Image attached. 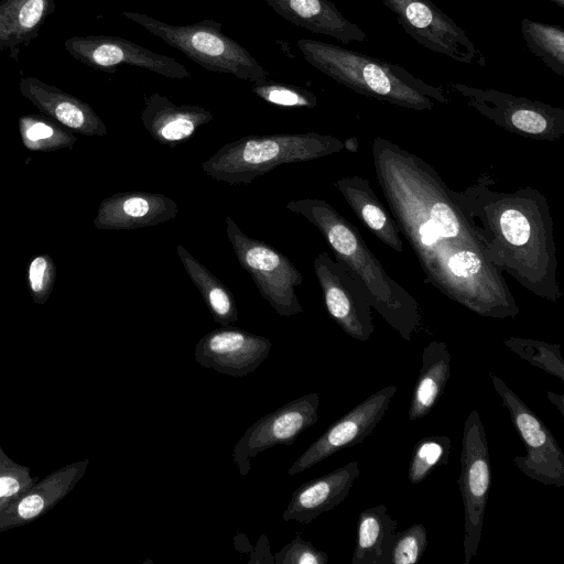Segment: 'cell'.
Returning <instances> with one entry per match:
<instances>
[{
    "label": "cell",
    "mask_w": 564,
    "mask_h": 564,
    "mask_svg": "<svg viewBox=\"0 0 564 564\" xmlns=\"http://www.w3.org/2000/svg\"><path fill=\"white\" fill-rule=\"evenodd\" d=\"M397 392L394 384L387 386L329 425L289 468V476L308 469L335 453L364 442L384 416Z\"/></svg>",
    "instance_id": "obj_15"
},
{
    "label": "cell",
    "mask_w": 564,
    "mask_h": 564,
    "mask_svg": "<svg viewBox=\"0 0 564 564\" xmlns=\"http://www.w3.org/2000/svg\"><path fill=\"white\" fill-rule=\"evenodd\" d=\"M180 208L160 193L131 191L101 200L94 219L96 229L130 230L152 227L173 219Z\"/></svg>",
    "instance_id": "obj_17"
},
{
    "label": "cell",
    "mask_w": 564,
    "mask_h": 564,
    "mask_svg": "<svg viewBox=\"0 0 564 564\" xmlns=\"http://www.w3.org/2000/svg\"><path fill=\"white\" fill-rule=\"evenodd\" d=\"M398 522L383 505L365 509L357 521L352 564H390Z\"/></svg>",
    "instance_id": "obj_24"
},
{
    "label": "cell",
    "mask_w": 564,
    "mask_h": 564,
    "mask_svg": "<svg viewBox=\"0 0 564 564\" xmlns=\"http://www.w3.org/2000/svg\"><path fill=\"white\" fill-rule=\"evenodd\" d=\"M45 503L46 498L42 492L30 494L19 501L15 513L21 520H30L37 517L44 510Z\"/></svg>",
    "instance_id": "obj_35"
},
{
    "label": "cell",
    "mask_w": 564,
    "mask_h": 564,
    "mask_svg": "<svg viewBox=\"0 0 564 564\" xmlns=\"http://www.w3.org/2000/svg\"><path fill=\"white\" fill-rule=\"evenodd\" d=\"M502 344L530 365L564 381V359L560 345L518 337L505 339Z\"/></svg>",
    "instance_id": "obj_30"
},
{
    "label": "cell",
    "mask_w": 564,
    "mask_h": 564,
    "mask_svg": "<svg viewBox=\"0 0 564 564\" xmlns=\"http://www.w3.org/2000/svg\"><path fill=\"white\" fill-rule=\"evenodd\" d=\"M296 44L308 64L357 94L419 111L432 110L434 101L448 102L441 87L397 64L316 40Z\"/></svg>",
    "instance_id": "obj_4"
},
{
    "label": "cell",
    "mask_w": 564,
    "mask_h": 564,
    "mask_svg": "<svg viewBox=\"0 0 564 564\" xmlns=\"http://www.w3.org/2000/svg\"><path fill=\"white\" fill-rule=\"evenodd\" d=\"M490 378L525 447V455L516 456L514 464L535 481L563 487L564 454L556 438L538 414L502 379L495 373H490Z\"/></svg>",
    "instance_id": "obj_10"
},
{
    "label": "cell",
    "mask_w": 564,
    "mask_h": 564,
    "mask_svg": "<svg viewBox=\"0 0 564 564\" xmlns=\"http://www.w3.org/2000/svg\"><path fill=\"white\" fill-rule=\"evenodd\" d=\"M178 258L193 284L202 297L214 321L228 326L238 319V310L234 294L216 275L199 262L182 245L176 246Z\"/></svg>",
    "instance_id": "obj_26"
},
{
    "label": "cell",
    "mask_w": 564,
    "mask_h": 564,
    "mask_svg": "<svg viewBox=\"0 0 564 564\" xmlns=\"http://www.w3.org/2000/svg\"><path fill=\"white\" fill-rule=\"evenodd\" d=\"M529 50L551 70L564 76V29L524 18L520 23Z\"/></svg>",
    "instance_id": "obj_27"
},
{
    "label": "cell",
    "mask_w": 564,
    "mask_h": 564,
    "mask_svg": "<svg viewBox=\"0 0 564 564\" xmlns=\"http://www.w3.org/2000/svg\"><path fill=\"white\" fill-rule=\"evenodd\" d=\"M251 91L262 100L286 108H314L316 96L300 86L261 78L252 83Z\"/></svg>",
    "instance_id": "obj_31"
},
{
    "label": "cell",
    "mask_w": 564,
    "mask_h": 564,
    "mask_svg": "<svg viewBox=\"0 0 564 564\" xmlns=\"http://www.w3.org/2000/svg\"><path fill=\"white\" fill-rule=\"evenodd\" d=\"M20 93L45 117L86 137H104L107 127L85 101L34 77L19 82Z\"/></svg>",
    "instance_id": "obj_18"
},
{
    "label": "cell",
    "mask_w": 564,
    "mask_h": 564,
    "mask_svg": "<svg viewBox=\"0 0 564 564\" xmlns=\"http://www.w3.org/2000/svg\"><path fill=\"white\" fill-rule=\"evenodd\" d=\"M358 219L386 246L402 253L401 231L391 215L388 214L376 196L366 177L346 176L334 182Z\"/></svg>",
    "instance_id": "obj_22"
},
{
    "label": "cell",
    "mask_w": 564,
    "mask_h": 564,
    "mask_svg": "<svg viewBox=\"0 0 564 564\" xmlns=\"http://www.w3.org/2000/svg\"><path fill=\"white\" fill-rule=\"evenodd\" d=\"M122 17L181 51L206 70L231 74L239 79L256 82L269 72L241 44L221 32V23L210 19L188 25H172L137 12Z\"/></svg>",
    "instance_id": "obj_6"
},
{
    "label": "cell",
    "mask_w": 564,
    "mask_h": 564,
    "mask_svg": "<svg viewBox=\"0 0 564 564\" xmlns=\"http://www.w3.org/2000/svg\"><path fill=\"white\" fill-rule=\"evenodd\" d=\"M427 546L426 528L416 523L397 532L390 564H415L421 561Z\"/></svg>",
    "instance_id": "obj_32"
},
{
    "label": "cell",
    "mask_w": 564,
    "mask_h": 564,
    "mask_svg": "<svg viewBox=\"0 0 564 564\" xmlns=\"http://www.w3.org/2000/svg\"><path fill=\"white\" fill-rule=\"evenodd\" d=\"M64 46L77 61L104 72L112 73L127 65L171 79L191 77L189 70L176 59L119 36L76 35L66 40Z\"/></svg>",
    "instance_id": "obj_14"
},
{
    "label": "cell",
    "mask_w": 564,
    "mask_h": 564,
    "mask_svg": "<svg viewBox=\"0 0 564 564\" xmlns=\"http://www.w3.org/2000/svg\"><path fill=\"white\" fill-rule=\"evenodd\" d=\"M285 208L314 225L335 254L366 289L369 303L405 340L421 326L416 300L384 270L358 229L330 204L319 198L290 200Z\"/></svg>",
    "instance_id": "obj_3"
},
{
    "label": "cell",
    "mask_w": 564,
    "mask_h": 564,
    "mask_svg": "<svg viewBox=\"0 0 564 564\" xmlns=\"http://www.w3.org/2000/svg\"><path fill=\"white\" fill-rule=\"evenodd\" d=\"M21 482L12 475L0 476V499L11 497L19 492Z\"/></svg>",
    "instance_id": "obj_36"
},
{
    "label": "cell",
    "mask_w": 564,
    "mask_h": 564,
    "mask_svg": "<svg viewBox=\"0 0 564 564\" xmlns=\"http://www.w3.org/2000/svg\"><path fill=\"white\" fill-rule=\"evenodd\" d=\"M225 226L239 264L276 314L288 317L303 313L296 294L303 276L292 261L268 242L249 237L230 216L225 217Z\"/></svg>",
    "instance_id": "obj_7"
},
{
    "label": "cell",
    "mask_w": 564,
    "mask_h": 564,
    "mask_svg": "<svg viewBox=\"0 0 564 564\" xmlns=\"http://www.w3.org/2000/svg\"><path fill=\"white\" fill-rule=\"evenodd\" d=\"M268 338L235 326L205 334L195 346V360L203 367L236 378L254 371L269 356Z\"/></svg>",
    "instance_id": "obj_16"
},
{
    "label": "cell",
    "mask_w": 564,
    "mask_h": 564,
    "mask_svg": "<svg viewBox=\"0 0 564 564\" xmlns=\"http://www.w3.org/2000/svg\"><path fill=\"white\" fill-rule=\"evenodd\" d=\"M53 10V0H0V50L31 41Z\"/></svg>",
    "instance_id": "obj_25"
},
{
    "label": "cell",
    "mask_w": 564,
    "mask_h": 564,
    "mask_svg": "<svg viewBox=\"0 0 564 564\" xmlns=\"http://www.w3.org/2000/svg\"><path fill=\"white\" fill-rule=\"evenodd\" d=\"M19 131L24 147L31 151L51 152L73 148L76 138L54 120L26 115L19 118Z\"/></svg>",
    "instance_id": "obj_28"
},
{
    "label": "cell",
    "mask_w": 564,
    "mask_h": 564,
    "mask_svg": "<svg viewBox=\"0 0 564 564\" xmlns=\"http://www.w3.org/2000/svg\"><path fill=\"white\" fill-rule=\"evenodd\" d=\"M419 44L456 62L485 66L486 56L468 34L431 0H382Z\"/></svg>",
    "instance_id": "obj_11"
},
{
    "label": "cell",
    "mask_w": 564,
    "mask_h": 564,
    "mask_svg": "<svg viewBox=\"0 0 564 564\" xmlns=\"http://www.w3.org/2000/svg\"><path fill=\"white\" fill-rule=\"evenodd\" d=\"M458 487L464 505L465 564L476 554L491 485V462L484 424L477 410L464 423Z\"/></svg>",
    "instance_id": "obj_9"
},
{
    "label": "cell",
    "mask_w": 564,
    "mask_h": 564,
    "mask_svg": "<svg viewBox=\"0 0 564 564\" xmlns=\"http://www.w3.org/2000/svg\"><path fill=\"white\" fill-rule=\"evenodd\" d=\"M343 149L338 138L316 132L251 134L223 145L202 169L216 181L249 184L279 165L312 161Z\"/></svg>",
    "instance_id": "obj_5"
},
{
    "label": "cell",
    "mask_w": 564,
    "mask_h": 564,
    "mask_svg": "<svg viewBox=\"0 0 564 564\" xmlns=\"http://www.w3.org/2000/svg\"><path fill=\"white\" fill-rule=\"evenodd\" d=\"M371 152L378 184L425 282L482 317L514 318L520 308L502 272L435 169L382 137Z\"/></svg>",
    "instance_id": "obj_1"
},
{
    "label": "cell",
    "mask_w": 564,
    "mask_h": 564,
    "mask_svg": "<svg viewBox=\"0 0 564 564\" xmlns=\"http://www.w3.org/2000/svg\"><path fill=\"white\" fill-rule=\"evenodd\" d=\"M451 377V354L444 341L432 340L423 349L422 366L413 387L409 420L426 416L438 402Z\"/></svg>",
    "instance_id": "obj_23"
},
{
    "label": "cell",
    "mask_w": 564,
    "mask_h": 564,
    "mask_svg": "<svg viewBox=\"0 0 564 564\" xmlns=\"http://www.w3.org/2000/svg\"><path fill=\"white\" fill-rule=\"evenodd\" d=\"M325 307L335 323L351 338L367 341L373 333L371 305L366 289L341 262L326 251L313 261Z\"/></svg>",
    "instance_id": "obj_12"
},
{
    "label": "cell",
    "mask_w": 564,
    "mask_h": 564,
    "mask_svg": "<svg viewBox=\"0 0 564 564\" xmlns=\"http://www.w3.org/2000/svg\"><path fill=\"white\" fill-rule=\"evenodd\" d=\"M213 119V112L200 106L176 105L159 93L144 99L141 111L142 123L151 137L170 148L187 141Z\"/></svg>",
    "instance_id": "obj_20"
},
{
    "label": "cell",
    "mask_w": 564,
    "mask_h": 564,
    "mask_svg": "<svg viewBox=\"0 0 564 564\" xmlns=\"http://www.w3.org/2000/svg\"><path fill=\"white\" fill-rule=\"evenodd\" d=\"M344 149L348 150L349 152H357L359 143L358 139L356 137H350L344 142Z\"/></svg>",
    "instance_id": "obj_38"
},
{
    "label": "cell",
    "mask_w": 564,
    "mask_h": 564,
    "mask_svg": "<svg viewBox=\"0 0 564 564\" xmlns=\"http://www.w3.org/2000/svg\"><path fill=\"white\" fill-rule=\"evenodd\" d=\"M56 265L48 254L32 258L28 268V284L33 301L44 304L55 285Z\"/></svg>",
    "instance_id": "obj_33"
},
{
    "label": "cell",
    "mask_w": 564,
    "mask_h": 564,
    "mask_svg": "<svg viewBox=\"0 0 564 564\" xmlns=\"http://www.w3.org/2000/svg\"><path fill=\"white\" fill-rule=\"evenodd\" d=\"M546 394H547L550 402L558 409V411L562 415H564V409H563L564 408V400H563L564 398H563V395L552 393L551 391H547Z\"/></svg>",
    "instance_id": "obj_37"
},
{
    "label": "cell",
    "mask_w": 564,
    "mask_h": 564,
    "mask_svg": "<svg viewBox=\"0 0 564 564\" xmlns=\"http://www.w3.org/2000/svg\"><path fill=\"white\" fill-rule=\"evenodd\" d=\"M327 562L328 556L325 552L317 550L300 535H296L274 555L276 564H326Z\"/></svg>",
    "instance_id": "obj_34"
},
{
    "label": "cell",
    "mask_w": 564,
    "mask_h": 564,
    "mask_svg": "<svg viewBox=\"0 0 564 564\" xmlns=\"http://www.w3.org/2000/svg\"><path fill=\"white\" fill-rule=\"evenodd\" d=\"M555 3L558 8L564 9V0H546Z\"/></svg>",
    "instance_id": "obj_39"
},
{
    "label": "cell",
    "mask_w": 564,
    "mask_h": 564,
    "mask_svg": "<svg viewBox=\"0 0 564 564\" xmlns=\"http://www.w3.org/2000/svg\"><path fill=\"white\" fill-rule=\"evenodd\" d=\"M452 441L437 435L421 438L413 448L408 467V478L412 485L425 480L437 467L448 463Z\"/></svg>",
    "instance_id": "obj_29"
},
{
    "label": "cell",
    "mask_w": 564,
    "mask_h": 564,
    "mask_svg": "<svg viewBox=\"0 0 564 564\" xmlns=\"http://www.w3.org/2000/svg\"><path fill=\"white\" fill-rule=\"evenodd\" d=\"M446 86L498 127L524 138L555 141L564 134V110L492 88L449 82Z\"/></svg>",
    "instance_id": "obj_8"
},
{
    "label": "cell",
    "mask_w": 564,
    "mask_h": 564,
    "mask_svg": "<svg viewBox=\"0 0 564 564\" xmlns=\"http://www.w3.org/2000/svg\"><path fill=\"white\" fill-rule=\"evenodd\" d=\"M494 184L484 173L474 185L448 193L480 236L490 262L534 295L557 302L562 292L546 197L530 186L505 192Z\"/></svg>",
    "instance_id": "obj_2"
},
{
    "label": "cell",
    "mask_w": 564,
    "mask_h": 564,
    "mask_svg": "<svg viewBox=\"0 0 564 564\" xmlns=\"http://www.w3.org/2000/svg\"><path fill=\"white\" fill-rule=\"evenodd\" d=\"M359 475V464L354 460L304 482L293 491L283 512V520L304 524L312 522L319 514L341 503Z\"/></svg>",
    "instance_id": "obj_19"
},
{
    "label": "cell",
    "mask_w": 564,
    "mask_h": 564,
    "mask_svg": "<svg viewBox=\"0 0 564 564\" xmlns=\"http://www.w3.org/2000/svg\"><path fill=\"white\" fill-rule=\"evenodd\" d=\"M319 394L308 393L265 414L251 424L232 452V459L241 476L251 470V459L276 445H291L318 419Z\"/></svg>",
    "instance_id": "obj_13"
},
{
    "label": "cell",
    "mask_w": 564,
    "mask_h": 564,
    "mask_svg": "<svg viewBox=\"0 0 564 564\" xmlns=\"http://www.w3.org/2000/svg\"><path fill=\"white\" fill-rule=\"evenodd\" d=\"M286 21L311 32L348 44L366 40V33L347 20L329 0H265Z\"/></svg>",
    "instance_id": "obj_21"
}]
</instances>
